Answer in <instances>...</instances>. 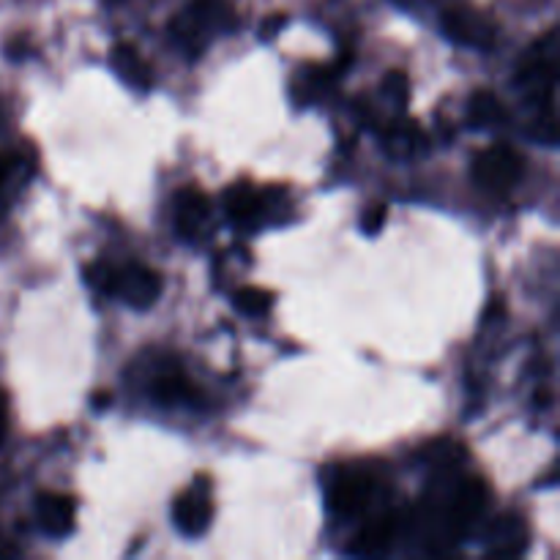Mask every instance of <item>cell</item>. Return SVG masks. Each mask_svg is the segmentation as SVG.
Here are the masks:
<instances>
[{"label": "cell", "instance_id": "1", "mask_svg": "<svg viewBox=\"0 0 560 560\" xmlns=\"http://www.w3.org/2000/svg\"><path fill=\"white\" fill-rule=\"evenodd\" d=\"M233 22L228 0H195L184 14H178L170 25L175 42L186 55H200L206 47L208 31H224Z\"/></svg>", "mask_w": 560, "mask_h": 560}, {"label": "cell", "instance_id": "2", "mask_svg": "<svg viewBox=\"0 0 560 560\" xmlns=\"http://www.w3.org/2000/svg\"><path fill=\"white\" fill-rule=\"evenodd\" d=\"M525 170V159L509 142H495L476 153L474 180L490 195H506L514 184H520Z\"/></svg>", "mask_w": 560, "mask_h": 560}, {"label": "cell", "instance_id": "3", "mask_svg": "<svg viewBox=\"0 0 560 560\" xmlns=\"http://www.w3.org/2000/svg\"><path fill=\"white\" fill-rule=\"evenodd\" d=\"M162 277L153 268L140 266V262H129L124 268H115L113 273V293L131 310H151L162 295Z\"/></svg>", "mask_w": 560, "mask_h": 560}, {"label": "cell", "instance_id": "4", "mask_svg": "<svg viewBox=\"0 0 560 560\" xmlns=\"http://www.w3.org/2000/svg\"><path fill=\"white\" fill-rule=\"evenodd\" d=\"M443 33L463 47L490 49L498 38V25L481 11L454 5L443 11Z\"/></svg>", "mask_w": 560, "mask_h": 560}, {"label": "cell", "instance_id": "5", "mask_svg": "<svg viewBox=\"0 0 560 560\" xmlns=\"http://www.w3.org/2000/svg\"><path fill=\"white\" fill-rule=\"evenodd\" d=\"M211 498H208V481L197 479L195 487L180 492L173 503V523L184 536H202L211 525Z\"/></svg>", "mask_w": 560, "mask_h": 560}, {"label": "cell", "instance_id": "6", "mask_svg": "<svg viewBox=\"0 0 560 560\" xmlns=\"http://www.w3.org/2000/svg\"><path fill=\"white\" fill-rule=\"evenodd\" d=\"M173 217L175 228L184 238L195 241L202 233L208 222H211V200H208L206 191H200L197 186H180L175 191L173 200Z\"/></svg>", "mask_w": 560, "mask_h": 560}, {"label": "cell", "instance_id": "7", "mask_svg": "<svg viewBox=\"0 0 560 560\" xmlns=\"http://www.w3.org/2000/svg\"><path fill=\"white\" fill-rule=\"evenodd\" d=\"M372 492H375V479L366 474H348L339 476L337 485L328 490V503L337 517H353V514L364 512L370 503Z\"/></svg>", "mask_w": 560, "mask_h": 560}, {"label": "cell", "instance_id": "8", "mask_svg": "<svg viewBox=\"0 0 560 560\" xmlns=\"http://www.w3.org/2000/svg\"><path fill=\"white\" fill-rule=\"evenodd\" d=\"M74 517L77 506L69 495H60V492H42L36 498V520L42 525V530L52 539H63L74 530Z\"/></svg>", "mask_w": 560, "mask_h": 560}, {"label": "cell", "instance_id": "9", "mask_svg": "<svg viewBox=\"0 0 560 560\" xmlns=\"http://www.w3.org/2000/svg\"><path fill=\"white\" fill-rule=\"evenodd\" d=\"M151 399L162 408H178V405L195 408L200 405V392L184 372L164 370L151 381Z\"/></svg>", "mask_w": 560, "mask_h": 560}, {"label": "cell", "instance_id": "10", "mask_svg": "<svg viewBox=\"0 0 560 560\" xmlns=\"http://www.w3.org/2000/svg\"><path fill=\"white\" fill-rule=\"evenodd\" d=\"M224 211H228L230 222L238 228H255L266 213V197L255 191V186L235 184L224 191Z\"/></svg>", "mask_w": 560, "mask_h": 560}, {"label": "cell", "instance_id": "11", "mask_svg": "<svg viewBox=\"0 0 560 560\" xmlns=\"http://www.w3.org/2000/svg\"><path fill=\"white\" fill-rule=\"evenodd\" d=\"M109 63H113L115 74L126 82V85L137 88V91H148L153 85L151 66L142 60V55L137 52L131 44L118 42L113 49H109Z\"/></svg>", "mask_w": 560, "mask_h": 560}, {"label": "cell", "instance_id": "12", "mask_svg": "<svg viewBox=\"0 0 560 560\" xmlns=\"http://www.w3.org/2000/svg\"><path fill=\"white\" fill-rule=\"evenodd\" d=\"M394 534H397V514H383L355 536L353 552L355 556H381L392 547Z\"/></svg>", "mask_w": 560, "mask_h": 560}, {"label": "cell", "instance_id": "13", "mask_svg": "<svg viewBox=\"0 0 560 560\" xmlns=\"http://www.w3.org/2000/svg\"><path fill=\"white\" fill-rule=\"evenodd\" d=\"M468 118H470V124L479 126V129H495V126L506 124L509 113L495 93L476 91L474 96H470V104H468Z\"/></svg>", "mask_w": 560, "mask_h": 560}, {"label": "cell", "instance_id": "14", "mask_svg": "<svg viewBox=\"0 0 560 560\" xmlns=\"http://www.w3.org/2000/svg\"><path fill=\"white\" fill-rule=\"evenodd\" d=\"M233 304L241 315L260 317L271 310L273 293H268V290H262V288H241V290H235Z\"/></svg>", "mask_w": 560, "mask_h": 560}, {"label": "cell", "instance_id": "15", "mask_svg": "<svg viewBox=\"0 0 560 560\" xmlns=\"http://www.w3.org/2000/svg\"><path fill=\"white\" fill-rule=\"evenodd\" d=\"M22 164L14 156H5L0 153V217L5 213V208L11 206V197H14L16 175H20Z\"/></svg>", "mask_w": 560, "mask_h": 560}, {"label": "cell", "instance_id": "16", "mask_svg": "<svg viewBox=\"0 0 560 560\" xmlns=\"http://www.w3.org/2000/svg\"><path fill=\"white\" fill-rule=\"evenodd\" d=\"M82 273H85L88 288H93L96 293H102V295L113 293L115 266H107V262H91V266L82 268Z\"/></svg>", "mask_w": 560, "mask_h": 560}, {"label": "cell", "instance_id": "17", "mask_svg": "<svg viewBox=\"0 0 560 560\" xmlns=\"http://www.w3.org/2000/svg\"><path fill=\"white\" fill-rule=\"evenodd\" d=\"M383 93H386L388 102H394L397 107H405L410 98L408 77H405L402 71H392V74H386V80H383Z\"/></svg>", "mask_w": 560, "mask_h": 560}, {"label": "cell", "instance_id": "18", "mask_svg": "<svg viewBox=\"0 0 560 560\" xmlns=\"http://www.w3.org/2000/svg\"><path fill=\"white\" fill-rule=\"evenodd\" d=\"M386 219H388V206L375 202V206H372L370 211H364V217H361V230H364L366 235H377L383 230V224H386Z\"/></svg>", "mask_w": 560, "mask_h": 560}, {"label": "cell", "instance_id": "19", "mask_svg": "<svg viewBox=\"0 0 560 560\" xmlns=\"http://www.w3.org/2000/svg\"><path fill=\"white\" fill-rule=\"evenodd\" d=\"M284 25H288V16H284V14L266 16V20H262V25H260V38H262V42H268V38L277 36V33L282 31Z\"/></svg>", "mask_w": 560, "mask_h": 560}, {"label": "cell", "instance_id": "20", "mask_svg": "<svg viewBox=\"0 0 560 560\" xmlns=\"http://www.w3.org/2000/svg\"><path fill=\"white\" fill-rule=\"evenodd\" d=\"M5 424H9V410H5V394L0 392V441L5 435Z\"/></svg>", "mask_w": 560, "mask_h": 560}, {"label": "cell", "instance_id": "21", "mask_svg": "<svg viewBox=\"0 0 560 560\" xmlns=\"http://www.w3.org/2000/svg\"><path fill=\"white\" fill-rule=\"evenodd\" d=\"M91 402H93V408H96V410H104V408H107L109 402H113V394H107V392H102V394H93V399H91Z\"/></svg>", "mask_w": 560, "mask_h": 560}]
</instances>
